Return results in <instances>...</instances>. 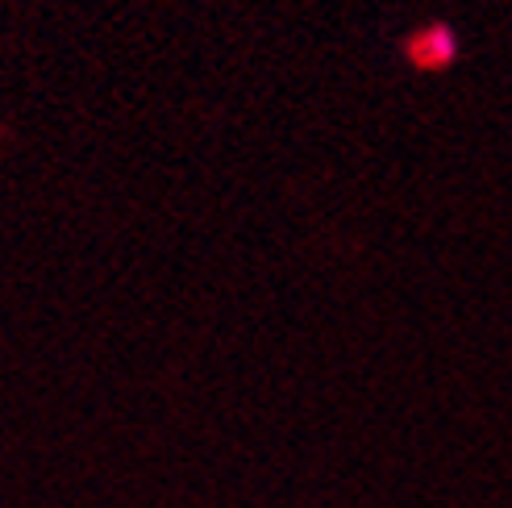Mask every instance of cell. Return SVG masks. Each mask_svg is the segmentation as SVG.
I'll use <instances>...</instances> for the list:
<instances>
[{
    "instance_id": "obj_1",
    "label": "cell",
    "mask_w": 512,
    "mask_h": 508,
    "mask_svg": "<svg viewBox=\"0 0 512 508\" xmlns=\"http://www.w3.org/2000/svg\"><path fill=\"white\" fill-rule=\"evenodd\" d=\"M413 59L421 67H450L458 59V34L450 25H429V30H421L413 42Z\"/></svg>"
}]
</instances>
